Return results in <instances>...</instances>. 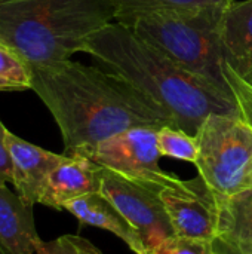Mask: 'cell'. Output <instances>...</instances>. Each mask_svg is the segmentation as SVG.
Returning <instances> with one entry per match:
<instances>
[{"instance_id":"16","label":"cell","mask_w":252,"mask_h":254,"mask_svg":"<svg viewBox=\"0 0 252 254\" xmlns=\"http://www.w3.org/2000/svg\"><path fill=\"white\" fill-rule=\"evenodd\" d=\"M157 146L162 156L196 164L199 149L195 135L175 127H162L157 131Z\"/></svg>"},{"instance_id":"14","label":"cell","mask_w":252,"mask_h":254,"mask_svg":"<svg viewBox=\"0 0 252 254\" xmlns=\"http://www.w3.org/2000/svg\"><path fill=\"white\" fill-rule=\"evenodd\" d=\"M215 199L218 205L217 240L236 253L252 254V188Z\"/></svg>"},{"instance_id":"3","label":"cell","mask_w":252,"mask_h":254,"mask_svg":"<svg viewBox=\"0 0 252 254\" xmlns=\"http://www.w3.org/2000/svg\"><path fill=\"white\" fill-rule=\"evenodd\" d=\"M224 7L150 13L129 28L235 103L252 124V83L233 67L220 37Z\"/></svg>"},{"instance_id":"6","label":"cell","mask_w":252,"mask_h":254,"mask_svg":"<svg viewBox=\"0 0 252 254\" xmlns=\"http://www.w3.org/2000/svg\"><path fill=\"white\" fill-rule=\"evenodd\" d=\"M156 128L138 127L119 132L94 147L86 158L102 168L156 188H183L184 180L168 174L159 165L162 158Z\"/></svg>"},{"instance_id":"21","label":"cell","mask_w":252,"mask_h":254,"mask_svg":"<svg viewBox=\"0 0 252 254\" xmlns=\"http://www.w3.org/2000/svg\"><path fill=\"white\" fill-rule=\"evenodd\" d=\"M25 89H28L25 85L16 80H12L9 77L0 76V92H16V91H25Z\"/></svg>"},{"instance_id":"9","label":"cell","mask_w":252,"mask_h":254,"mask_svg":"<svg viewBox=\"0 0 252 254\" xmlns=\"http://www.w3.org/2000/svg\"><path fill=\"white\" fill-rule=\"evenodd\" d=\"M6 141L12 159V185L15 192L25 204H39L49 174L64 161L65 155L42 149L10 131H7Z\"/></svg>"},{"instance_id":"8","label":"cell","mask_w":252,"mask_h":254,"mask_svg":"<svg viewBox=\"0 0 252 254\" xmlns=\"http://www.w3.org/2000/svg\"><path fill=\"white\" fill-rule=\"evenodd\" d=\"M159 195L175 235L217 240V199L199 176L186 182L183 188H162Z\"/></svg>"},{"instance_id":"17","label":"cell","mask_w":252,"mask_h":254,"mask_svg":"<svg viewBox=\"0 0 252 254\" xmlns=\"http://www.w3.org/2000/svg\"><path fill=\"white\" fill-rule=\"evenodd\" d=\"M36 254H102L91 241L79 235H62L53 241L36 243Z\"/></svg>"},{"instance_id":"5","label":"cell","mask_w":252,"mask_h":254,"mask_svg":"<svg viewBox=\"0 0 252 254\" xmlns=\"http://www.w3.org/2000/svg\"><path fill=\"white\" fill-rule=\"evenodd\" d=\"M199 177L215 198L252 186V124L238 115H209L196 132Z\"/></svg>"},{"instance_id":"15","label":"cell","mask_w":252,"mask_h":254,"mask_svg":"<svg viewBox=\"0 0 252 254\" xmlns=\"http://www.w3.org/2000/svg\"><path fill=\"white\" fill-rule=\"evenodd\" d=\"M116 7L114 22L131 27L138 18L157 12L192 10L227 6L233 0H113Z\"/></svg>"},{"instance_id":"7","label":"cell","mask_w":252,"mask_h":254,"mask_svg":"<svg viewBox=\"0 0 252 254\" xmlns=\"http://www.w3.org/2000/svg\"><path fill=\"white\" fill-rule=\"evenodd\" d=\"M159 190L160 188L128 179L111 170L102 168L101 171L100 193L140 232L150 254L174 235Z\"/></svg>"},{"instance_id":"1","label":"cell","mask_w":252,"mask_h":254,"mask_svg":"<svg viewBox=\"0 0 252 254\" xmlns=\"http://www.w3.org/2000/svg\"><path fill=\"white\" fill-rule=\"evenodd\" d=\"M30 89L55 119L68 156H85L131 128L172 127L166 113L114 73L71 60L30 67Z\"/></svg>"},{"instance_id":"10","label":"cell","mask_w":252,"mask_h":254,"mask_svg":"<svg viewBox=\"0 0 252 254\" xmlns=\"http://www.w3.org/2000/svg\"><path fill=\"white\" fill-rule=\"evenodd\" d=\"M102 167L86 156L65 155L64 161L49 174L39 204L62 210V207L76 198L100 192Z\"/></svg>"},{"instance_id":"24","label":"cell","mask_w":252,"mask_h":254,"mask_svg":"<svg viewBox=\"0 0 252 254\" xmlns=\"http://www.w3.org/2000/svg\"><path fill=\"white\" fill-rule=\"evenodd\" d=\"M0 254H1V253H0Z\"/></svg>"},{"instance_id":"19","label":"cell","mask_w":252,"mask_h":254,"mask_svg":"<svg viewBox=\"0 0 252 254\" xmlns=\"http://www.w3.org/2000/svg\"><path fill=\"white\" fill-rule=\"evenodd\" d=\"M0 76L16 80L30 89V67L3 40H0Z\"/></svg>"},{"instance_id":"12","label":"cell","mask_w":252,"mask_h":254,"mask_svg":"<svg viewBox=\"0 0 252 254\" xmlns=\"http://www.w3.org/2000/svg\"><path fill=\"white\" fill-rule=\"evenodd\" d=\"M39 240L33 205L25 204L6 185H0V253H36Z\"/></svg>"},{"instance_id":"18","label":"cell","mask_w":252,"mask_h":254,"mask_svg":"<svg viewBox=\"0 0 252 254\" xmlns=\"http://www.w3.org/2000/svg\"><path fill=\"white\" fill-rule=\"evenodd\" d=\"M214 243L215 241L189 238L174 234L159 247H156L151 254H217Z\"/></svg>"},{"instance_id":"23","label":"cell","mask_w":252,"mask_h":254,"mask_svg":"<svg viewBox=\"0 0 252 254\" xmlns=\"http://www.w3.org/2000/svg\"><path fill=\"white\" fill-rule=\"evenodd\" d=\"M251 188H252V186H251Z\"/></svg>"},{"instance_id":"20","label":"cell","mask_w":252,"mask_h":254,"mask_svg":"<svg viewBox=\"0 0 252 254\" xmlns=\"http://www.w3.org/2000/svg\"><path fill=\"white\" fill-rule=\"evenodd\" d=\"M7 128L0 121V185L12 183V159L7 149Z\"/></svg>"},{"instance_id":"2","label":"cell","mask_w":252,"mask_h":254,"mask_svg":"<svg viewBox=\"0 0 252 254\" xmlns=\"http://www.w3.org/2000/svg\"><path fill=\"white\" fill-rule=\"evenodd\" d=\"M82 52L140 91L168 115L172 127L190 135H196L209 115L244 118L235 103L126 25H105L86 40Z\"/></svg>"},{"instance_id":"11","label":"cell","mask_w":252,"mask_h":254,"mask_svg":"<svg viewBox=\"0 0 252 254\" xmlns=\"http://www.w3.org/2000/svg\"><path fill=\"white\" fill-rule=\"evenodd\" d=\"M62 210L71 213L82 225L105 229L120 238L135 254H150L140 232L100 192L68 201Z\"/></svg>"},{"instance_id":"4","label":"cell","mask_w":252,"mask_h":254,"mask_svg":"<svg viewBox=\"0 0 252 254\" xmlns=\"http://www.w3.org/2000/svg\"><path fill=\"white\" fill-rule=\"evenodd\" d=\"M114 15L113 0H0V40L28 67L70 60Z\"/></svg>"},{"instance_id":"22","label":"cell","mask_w":252,"mask_h":254,"mask_svg":"<svg viewBox=\"0 0 252 254\" xmlns=\"http://www.w3.org/2000/svg\"><path fill=\"white\" fill-rule=\"evenodd\" d=\"M214 246H215V252H217V254H239L236 253L233 249H230L229 246H226L224 243L218 241V240H215Z\"/></svg>"},{"instance_id":"13","label":"cell","mask_w":252,"mask_h":254,"mask_svg":"<svg viewBox=\"0 0 252 254\" xmlns=\"http://www.w3.org/2000/svg\"><path fill=\"white\" fill-rule=\"evenodd\" d=\"M218 28L230 63L252 83V0L230 1Z\"/></svg>"}]
</instances>
